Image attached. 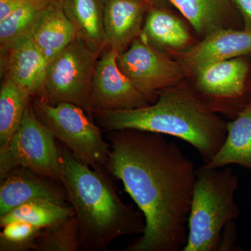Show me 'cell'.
<instances>
[{
    "mask_svg": "<svg viewBox=\"0 0 251 251\" xmlns=\"http://www.w3.org/2000/svg\"><path fill=\"white\" fill-rule=\"evenodd\" d=\"M58 183L26 168H14L1 179L0 216L35 200L66 204L67 194Z\"/></svg>",
    "mask_w": 251,
    "mask_h": 251,
    "instance_id": "7c38bea8",
    "label": "cell"
},
{
    "mask_svg": "<svg viewBox=\"0 0 251 251\" xmlns=\"http://www.w3.org/2000/svg\"><path fill=\"white\" fill-rule=\"evenodd\" d=\"M100 54L76 38L49 63L44 90L37 97L55 105L69 103L92 117L90 108L92 82Z\"/></svg>",
    "mask_w": 251,
    "mask_h": 251,
    "instance_id": "8992f818",
    "label": "cell"
},
{
    "mask_svg": "<svg viewBox=\"0 0 251 251\" xmlns=\"http://www.w3.org/2000/svg\"><path fill=\"white\" fill-rule=\"evenodd\" d=\"M76 38L75 27L64 14L62 0H52L31 39L49 63Z\"/></svg>",
    "mask_w": 251,
    "mask_h": 251,
    "instance_id": "d6986e66",
    "label": "cell"
},
{
    "mask_svg": "<svg viewBox=\"0 0 251 251\" xmlns=\"http://www.w3.org/2000/svg\"><path fill=\"white\" fill-rule=\"evenodd\" d=\"M117 55L108 48L99 57L91 94L92 117L97 111L130 110L152 103L120 70Z\"/></svg>",
    "mask_w": 251,
    "mask_h": 251,
    "instance_id": "30bf717a",
    "label": "cell"
},
{
    "mask_svg": "<svg viewBox=\"0 0 251 251\" xmlns=\"http://www.w3.org/2000/svg\"><path fill=\"white\" fill-rule=\"evenodd\" d=\"M227 122V133L222 148L209 163L206 168H219L238 165L251 170V100Z\"/></svg>",
    "mask_w": 251,
    "mask_h": 251,
    "instance_id": "ac0fdd59",
    "label": "cell"
},
{
    "mask_svg": "<svg viewBox=\"0 0 251 251\" xmlns=\"http://www.w3.org/2000/svg\"><path fill=\"white\" fill-rule=\"evenodd\" d=\"M64 14L77 37L101 54L108 49L103 23V0H62Z\"/></svg>",
    "mask_w": 251,
    "mask_h": 251,
    "instance_id": "e0dca14e",
    "label": "cell"
},
{
    "mask_svg": "<svg viewBox=\"0 0 251 251\" xmlns=\"http://www.w3.org/2000/svg\"><path fill=\"white\" fill-rule=\"evenodd\" d=\"M41 230V227L23 221L6 225L0 233V251L34 250L36 238Z\"/></svg>",
    "mask_w": 251,
    "mask_h": 251,
    "instance_id": "cb8c5ba5",
    "label": "cell"
},
{
    "mask_svg": "<svg viewBox=\"0 0 251 251\" xmlns=\"http://www.w3.org/2000/svg\"><path fill=\"white\" fill-rule=\"evenodd\" d=\"M201 39L224 29H243L240 14L232 0H170Z\"/></svg>",
    "mask_w": 251,
    "mask_h": 251,
    "instance_id": "5bb4252c",
    "label": "cell"
},
{
    "mask_svg": "<svg viewBox=\"0 0 251 251\" xmlns=\"http://www.w3.org/2000/svg\"><path fill=\"white\" fill-rule=\"evenodd\" d=\"M31 103L51 134L77 160L93 168L106 167L110 143L104 140L101 128L84 109L69 103L52 105L37 97Z\"/></svg>",
    "mask_w": 251,
    "mask_h": 251,
    "instance_id": "5b68a950",
    "label": "cell"
},
{
    "mask_svg": "<svg viewBox=\"0 0 251 251\" xmlns=\"http://www.w3.org/2000/svg\"><path fill=\"white\" fill-rule=\"evenodd\" d=\"M239 177L230 168L197 169L182 251H219L225 227L240 215L234 199Z\"/></svg>",
    "mask_w": 251,
    "mask_h": 251,
    "instance_id": "277c9868",
    "label": "cell"
},
{
    "mask_svg": "<svg viewBox=\"0 0 251 251\" xmlns=\"http://www.w3.org/2000/svg\"><path fill=\"white\" fill-rule=\"evenodd\" d=\"M34 251H82L78 221L75 216L42 229L36 238Z\"/></svg>",
    "mask_w": 251,
    "mask_h": 251,
    "instance_id": "603a6c76",
    "label": "cell"
},
{
    "mask_svg": "<svg viewBox=\"0 0 251 251\" xmlns=\"http://www.w3.org/2000/svg\"><path fill=\"white\" fill-rule=\"evenodd\" d=\"M6 74L32 98L40 97L49 62L34 41L19 44L7 54Z\"/></svg>",
    "mask_w": 251,
    "mask_h": 251,
    "instance_id": "9a60e30c",
    "label": "cell"
},
{
    "mask_svg": "<svg viewBox=\"0 0 251 251\" xmlns=\"http://www.w3.org/2000/svg\"><path fill=\"white\" fill-rule=\"evenodd\" d=\"M191 75L196 80L188 87L216 113L233 120L251 100V54L214 63Z\"/></svg>",
    "mask_w": 251,
    "mask_h": 251,
    "instance_id": "ba28073f",
    "label": "cell"
},
{
    "mask_svg": "<svg viewBox=\"0 0 251 251\" xmlns=\"http://www.w3.org/2000/svg\"><path fill=\"white\" fill-rule=\"evenodd\" d=\"M146 1L150 9L151 8H162V9H171L173 7L170 0H144Z\"/></svg>",
    "mask_w": 251,
    "mask_h": 251,
    "instance_id": "83f0119b",
    "label": "cell"
},
{
    "mask_svg": "<svg viewBox=\"0 0 251 251\" xmlns=\"http://www.w3.org/2000/svg\"><path fill=\"white\" fill-rule=\"evenodd\" d=\"M31 98L30 94L5 75L0 89V151L7 147L17 131Z\"/></svg>",
    "mask_w": 251,
    "mask_h": 251,
    "instance_id": "44dd1931",
    "label": "cell"
},
{
    "mask_svg": "<svg viewBox=\"0 0 251 251\" xmlns=\"http://www.w3.org/2000/svg\"><path fill=\"white\" fill-rule=\"evenodd\" d=\"M58 147L59 183L78 221L81 250L105 251L117 238L143 234L145 219L122 201L104 168H92Z\"/></svg>",
    "mask_w": 251,
    "mask_h": 251,
    "instance_id": "3957f363",
    "label": "cell"
},
{
    "mask_svg": "<svg viewBox=\"0 0 251 251\" xmlns=\"http://www.w3.org/2000/svg\"><path fill=\"white\" fill-rule=\"evenodd\" d=\"M242 17L244 30L251 32V0H232Z\"/></svg>",
    "mask_w": 251,
    "mask_h": 251,
    "instance_id": "484cf974",
    "label": "cell"
},
{
    "mask_svg": "<svg viewBox=\"0 0 251 251\" xmlns=\"http://www.w3.org/2000/svg\"><path fill=\"white\" fill-rule=\"evenodd\" d=\"M142 35L162 51L182 52L196 43L181 19L171 9L151 8L146 15Z\"/></svg>",
    "mask_w": 251,
    "mask_h": 251,
    "instance_id": "2e32d148",
    "label": "cell"
},
{
    "mask_svg": "<svg viewBox=\"0 0 251 251\" xmlns=\"http://www.w3.org/2000/svg\"><path fill=\"white\" fill-rule=\"evenodd\" d=\"M117 61L120 70L151 103L158 92L181 85L190 77L181 63L151 45L141 34L118 54Z\"/></svg>",
    "mask_w": 251,
    "mask_h": 251,
    "instance_id": "9c48e42d",
    "label": "cell"
},
{
    "mask_svg": "<svg viewBox=\"0 0 251 251\" xmlns=\"http://www.w3.org/2000/svg\"><path fill=\"white\" fill-rule=\"evenodd\" d=\"M150 6L144 0H103V23L108 49L124 52L143 29Z\"/></svg>",
    "mask_w": 251,
    "mask_h": 251,
    "instance_id": "4fadbf2b",
    "label": "cell"
},
{
    "mask_svg": "<svg viewBox=\"0 0 251 251\" xmlns=\"http://www.w3.org/2000/svg\"><path fill=\"white\" fill-rule=\"evenodd\" d=\"M168 54L181 63L191 76L214 63L251 54V32L244 29H220L182 52Z\"/></svg>",
    "mask_w": 251,
    "mask_h": 251,
    "instance_id": "8fae6325",
    "label": "cell"
},
{
    "mask_svg": "<svg viewBox=\"0 0 251 251\" xmlns=\"http://www.w3.org/2000/svg\"><path fill=\"white\" fill-rule=\"evenodd\" d=\"M106 132L135 129L171 135L192 145L204 164L219 152L227 136V124L201 101L186 84L165 89L153 103L130 110L94 112Z\"/></svg>",
    "mask_w": 251,
    "mask_h": 251,
    "instance_id": "7a4b0ae2",
    "label": "cell"
},
{
    "mask_svg": "<svg viewBox=\"0 0 251 251\" xmlns=\"http://www.w3.org/2000/svg\"><path fill=\"white\" fill-rule=\"evenodd\" d=\"M52 0H27L9 17L0 22V51L8 54L29 40Z\"/></svg>",
    "mask_w": 251,
    "mask_h": 251,
    "instance_id": "ffe728a7",
    "label": "cell"
},
{
    "mask_svg": "<svg viewBox=\"0 0 251 251\" xmlns=\"http://www.w3.org/2000/svg\"><path fill=\"white\" fill-rule=\"evenodd\" d=\"M74 215L75 211L72 206L46 200H35L0 216V226L3 227L11 223L23 221L44 229Z\"/></svg>",
    "mask_w": 251,
    "mask_h": 251,
    "instance_id": "7402d4cb",
    "label": "cell"
},
{
    "mask_svg": "<svg viewBox=\"0 0 251 251\" xmlns=\"http://www.w3.org/2000/svg\"><path fill=\"white\" fill-rule=\"evenodd\" d=\"M27 0H0V22L12 14Z\"/></svg>",
    "mask_w": 251,
    "mask_h": 251,
    "instance_id": "4316f807",
    "label": "cell"
},
{
    "mask_svg": "<svg viewBox=\"0 0 251 251\" xmlns=\"http://www.w3.org/2000/svg\"><path fill=\"white\" fill-rule=\"evenodd\" d=\"M18 167L59 183L61 155L58 144L36 115L31 100L17 131L7 147L0 151V179Z\"/></svg>",
    "mask_w": 251,
    "mask_h": 251,
    "instance_id": "52a82bcc",
    "label": "cell"
},
{
    "mask_svg": "<svg viewBox=\"0 0 251 251\" xmlns=\"http://www.w3.org/2000/svg\"><path fill=\"white\" fill-rule=\"evenodd\" d=\"M237 239V227L234 221H232L225 227L222 238H221L219 251L238 250L237 247L234 246Z\"/></svg>",
    "mask_w": 251,
    "mask_h": 251,
    "instance_id": "d4e9b609",
    "label": "cell"
},
{
    "mask_svg": "<svg viewBox=\"0 0 251 251\" xmlns=\"http://www.w3.org/2000/svg\"></svg>",
    "mask_w": 251,
    "mask_h": 251,
    "instance_id": "f1b7e54d",
    "label": "cell"
},
{
    "mask_svg": "<svg viewBox=\"0 0 251 251\" xmlns=\"http://www.w3.org/2000/svg\"><path fill=\"white\" fill-rule=\"evenodd\" d=\"M163 135L135 129L109 132L105 168L121 180L145 221L142 237L126 251H179L187 243L197 169Z\"/></svg>",
    "mask_w": 251,
    "mask_h": 251,
    "instance_id": "6da1fadb",
    "label": "cell"
}]
</instances>
